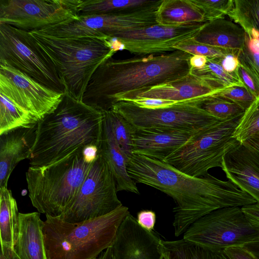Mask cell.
Returning <instances> with one entry per match:
<instances>
[{
	"mask_svg": "<svg viewBox=\"0 0 259 259\" xmlns=\"http://www.w3.org/2000/svg\"><path fill=\"white\" fill-rule=\"evenodd\" d=\"M126 167L135 183L153 187L173 198L176 203L172 209L176 237L184 234L195 221L215 209L257 203L229 180L223 181L209 174L192 177L169 164L141 154L133 153Z\"/></svg>",
	"mask_w": 259,
	"mask_h": 259,
	"instance_id": "obj_1",
	"label": "cell"
},
{
	"mask_svg": "<svg viewBox=\"0 0 259 259\" xmlns=\"http://www.w3.org/2000/svg\"><path fill=\"white\" fill-rule=\"evenodd\" d=\"M192 55L175 50L158 56L150 55L105 60L90 79L82 101L101 112L110 110L118 96L168 82L187 75Z\"/></svg>",
	"mask_w": 259,
	"mask_h": 259,
	"instance_id": "obj_2",
	"label": "cell"
},
{
	"mask_svg": "<svg viewBox=\"0 0 259 259\" xmlns=\"http://www.w3.org/2000/svg\"><path fill=\"white\" fill-rule=\"evenodd\" d=\"M104 114L64 93L56 108L38 121L30 166L57 162L76 150L99 148Z\"/></svg>",
	"mask_w": 259,
	"mask_h": 259,
	"instance_id": "obj_3",
	"label": "cell"
},
{
	"mask_svg": "<svg viewBox=\"0 0 259 259\" xmlns=\"http://www.w3.org/2000/svg\"><path fill=\"white\" fill-rule=\"evenodd\" d=\"M99 148H80L48 166H29L26 172L28 196L38 212L59 217L71 205L98 154Z\"/></svg>",
	"mask_w": 259,
	"mask_h": 259,
	"instance_id": "obj_4",
	"label": "cell"
},
{
	"mask_svg": "<svg viewBox=\"0 0 259 259\" xmlns=\"http://www.w3.org/2000/svg\"><path fill=\"white\" fill-rule=\"evenodd\" d=\"M130 213L123 205L103 216L78 223L46 216L43 234L48 259H93L115 240L118 229Z\"/></svg>",
	"mask_w": 259,
	"mask_h": 259,
	"instance_id": "obj_5",
	"label": "cell"
},
{
	"mask_svg": "<svg viewBox=\"0 0 259 259\" xmlns=\"http://www.w3.org/2000/svg\"><path fill=\"white\" fill-rule=\"evenodd\" d=\"M53 62L65 93L81 101L92 76L117 52L110 38L61 37L29 31Z\"/></svg>",
	"mask_w": 259,
	"mask_h": 259,
	"instance_id": "obj_6",
	"label": "cell"
},
{
	"mask_svg": "<svg viewBox=\"0 0 259 259\" xmlns=\"http://www.w3.org/2000/svg\"><path fill=\"white\" fill-rule=\"evenodd\" d=\"M241 116L221 121L194 134L163 162L194 177L204 176L212 168H222L226 155L239 144L233 133Z\"/></svg>",
	"mask_w": 259,
	"mask_h": 259,
	"instance_id": "obj_7",
	"label": "cell"
},
{
	"mask_svg": "<svg viewBox=\"0 0 259 259\" xmlns=\"http://www.w3.org/2000/svg\"><path fill=\"white\" fill-rule=\"evenodd\" d=\"M0 65L14 68L56 92L65 93L53 62L29 31L0 24Z\"/></svg>",
	"mask_w": 259,
	"mask_h": 259,
	"instance_id": "obj_8",
	"label": "cell"
},
{
	"mask_svg": "<svg viewBox=\"0 0 259 259\" xmlns=\"http://www.w3.org/2000/svg\"><path fill=\"white\" fill-rule=\"evenodd\" d=\"M259 236V227L248 219L241 207L215 209L192 224L183 234L185 241L209 250L242 246Z\"/></svg>",
	"mask_w": 259,
	"mask_h": 259,
	"instance_id": "obj_9",
	"label": "cell"
},
{
	"mask_svg": "<svg viewBox=\"0 0 259 259\" xmlns=\"http://www.w3.org/2000/svg\"><path fill=\"white\" fill-rule=\"evenodd\" d=\"M111 110L137 128L176 130L197 133L223 121L191 101L156 109H146L132 102L121 101L115 103Z\"/></svg>",
	"mask_w": 259,
	"mask_h": 259,
	"instance_id": "obj_10",
	"label": "cell"
},
{
	"mask_svg": "<svg viewBox=\"0 0 259 259\" xmlns=\"http://www.w3.org/2000/svg\"><path fill=\"white\" fill-rule=\"evenodd\" d=\"M117 193L113 174L98 153L74 201L59 217L78 223L106 215L123 205Z\"/></svg>",
	"mask_w": 259,
	"mask_h": 259,
	"instance_id": "obj_11",
	"label": "cell"
},
{
	"mask_svg": "<svg viewBox=\"0 0 259 259\" xmlns=\"http://www.w3.org/2000/svg\"><path fill=\"white\" fill-rule=\"evenodd\" d=\"M81 0H0V24L39 31L78 17Z\"/></svg>",
	"mask_w": 259,
	"mask_h": 259,
	"instance_id": "obj_12",
	"label": "cell"
},
{
	"mask_svg": "<svg viewBox=\"0 0 259 259\" xmlns=\"http://www.w3.org/2000/svg\"><path fill=\"white\" fill-rule=\"evenodd\" d=\"M0 93L39 120L53 111L64 94L56 92L26 74L0 65Z\"/></svg>",
	"mask_w": 259,
	"mask_h": 259,
	"instance_id": "obj_13",
	"label": "cell"
},
{
	"mask_svg": "<svg viewBox=\"0 0 259 259\" xmlns=\"http://www.w3.org/2000/svg\"><path fill=\"white\" fill-rule=\"evenodd\" d=\"M206 22L178 26L156 25L141 30L120 33L112 38L116 51L125 50L132 54L147 55L175 51L178 43L193 38Z\"/></svg>",
	"mask_w": 259,
	"mask_h": 259,
	"instance_id": "obj_14",
	"label": "cell"
},
{
	"mask_svg": "<svg viewBox=\"0 0 259 259\" xmlns=\"http://www.w3.org/2000/svg\"><path fill=\"white\" fill-rule=\"evenodd\" d=\"M160 240L130 213L119 226L111 247L114 259H163L158 248Z\"/></svg>",
	"mask_w": 259,
	"mask_h": 259,
	"instance_id": "obj_15",
	"label": "cell"
},
{
	"mask_svg": "<svg viewBox=\"0 0 259 259\" xmlns=\"http://www.w3.org/2000/svg\"><path fill=\"white\" fill-rule=\"evenodd\" d=\"M219 92L220 91L212 88L189 72L181 78L168 82L121 95L117 97L116 102L131 101L137 98H150L179 103L211 95Z\"/></svg>",
	"mask_w": 259,
	"mask_h": 259,
	"instance_id": "obj_16",
	"label": "cell"
},
{
	"mask_svg": "<svg viewBox=\"0 0 259 259\" xmlns=\"http://www.w3.org/2000/svg\"><path fill=\"white\" fill-rule=\"evenodd\" d=\"M131 130L133 153L161 161L196 134L176 130L137 128L132 125Z\"/></svg>",
	"mask_w": 259,
	"mask_h": 259,
	"instance_id": "obj_17",
	"label": "cell"
},
{
	"mask_svg": "<svg viewBox=\"0 0 259 259\" xmlns=\"http://www.w3.org/2000/svg\"><path fill=\"white\" fill-rule=\"evenodd\" d=\"M222 169L228 180L259 204V155L239 143L225 156Z\"/></svg>",
	"mask_w": 259,
	"mask_h": 259,
	"instance_id": "obj_18",
	"label": "cell"
},
{
	"mask_svg": "<svg viewBox=\"0 0 259 259\" xmlns=\"http://www.w3.org/2000/svg\"><path fill=\"white\" fill-rule=\"evenodd\" d=\"M36 127H19L0 134V189L7 188L10 176L18 163L29 159Z\"/></svg>",
	"mask_w": 259,
	"mask_h": 259,
	"instance_id": "obj_19",
	"label": "cell"
},
{
	"mask_svg": "<svg viewBox=\"0 0 259 259\" xmlns=\"http://www.w3.org/2000/svg\"><path fill=\"white\" fill-rule=\"evenodd\" d=\"M102 136L98 153L106 161L114 177L117 192L126 191L140 194L136 183L127 170L126 160L114 137L110 121L103 112Z\"/></svg>",
	"mask_w": 259,
	"mask_h": 259,
	"instance_id": "obj_20",
	"label": "cell"
},
{
	"mask_svg": "<svg viewBox=\"0 0 259 259\" xmlns=\"http://www.w3.org/2000/svg\"><path fill=\"white\" fill-rule=\"evenodd\" d=\"M43 225L39 212H19L18 233L14 250L21 259H48Z\"/></svg>",
	"mask_w": 259,
	"mask_h": 259,
	"instance_id": "obj_21",
	"label": "cell"
},
{
	"mask_svg": "<svg viewBox=\"0 0 259 259\" xmlns=\"http://www.w3.org/2000/svg\"><path fill=\"white\" fill-rule=\"evenodd\" d=\"M245 37L240 25L224 17L206 22L193 39L212 47L239 51L244 46Z\"/></svg>",
	"mask_w": 259,
	"mask_h": 259,
	"instance_id": "obj_22",
	"label": "cell"
},
{
	"mask_svg": "<svg viewBox=\"0 0 259 259\" xmlns=\"http://www.w3.org/2000/svg\"><path fill=\"white\" fill-rule=\"evenodd\" d=\"M156 19L158 25L164 26L206 22L202 10L193 0H162Z\"/></svg>",
	"mask_w": 259,
	"mask_h": 259,
	"instance_id": "obj_23",
	"label": "cell"
},
{
	"mask_svg": "<svg viewBox=\"0 0 259 259\" xmlns=\"http://www.w3.org/2000/svg\"><path fill=\"white\" fill-rule=\"evenodd\" d=\"M19 214L16 199L8 188L0 189L1 250H14L17 238Z\"/></svg>",
	"mask_w": 259,
	"mask_h": 259,
	"instance_id": "obj_24",
	"label": "cell"
},
{
	"mask_svg": "<svg viewBox=\"0 0 259 259\" xmlns=\"http://www.w3.org/2000/svg\"><path fill=\"white\" fill-rule=\"evenodd\" d=\"M152 0H81L78 16L110 14L137 11L156 4Z\"/></svg>",
	"mask_w": 259,
	"mask_h": 259,
	"instance_id": "obj_25",
	"label": "cell"
},
{
	"mask_svg": "<svg viewBox=\"0 0 259 259\" xmlns=\"http://www.w3.org/2000/svg\"><path fill=\"white\" fill-rule=\"evenodd\" d=\"M158 248L163 259H228L223 251L204 248L183 239H161Z\"/></svg>",
	"mask_w": 259,
	"mask_h": 259,
	"instance_id": "obj_26",
	"label": "cell"
},
{
	"mask_svg": "<svg viewBox=\"0 0 259 259\" xmlns=\"http://www.w3.org/2000/svg\"><path fill=\"white\" fill-rule=\"evenodd\" d=\"M221 59L208 58V61L203 67H191L190 72L212 88L220 91L233 85H244L237 70L233 73H228L224 70L221 64Z\"/></svg>",
	"mask_w": 259,
	"mask_h": 259,
	"instance_id": "obj_27",
	"label": "cell"
},
{
	"mask_svg": "<svg viewBox=\"0 0 259 259\" xmlns=\"http://www.w3.org/2000/svg\"><path fill=\"white\" fill-rule=\"evenodd\" d=\"M39 120L0 93V134L19 127L36 126Z\"/></svg>",
	"mask_w": 259,
	"mask_h": 259,
	"instance_id": "obj_28",
	"label": "cell"
},
{
	"mask_svg": "<svg viewBox=\"0 0 259 259\" xmlns=\"http://www.w3.org/2000/svg\"><path fill=\"white\" fill-rule=\"evenodd\" d=\"M215 94L190 101L212 116L222 121L241 116L244 113L245 110L239 105Z\"/></svg>",
	"mask_w": 259,
	"mask_h": 259,
	"instance_id": "obj_29",
	"label": "cell"
},
{
	"mask_svg": "<svg viewBox=\"0 0 259 259\" xmlns=\"http://www.w3.org/2000/svg\"><path fill=\"white\" fill-rule=\"evenodd\" d=\"M228 16L246 33L252 29L259 31V0H234Z\"/></svg>",
	"mask_w": 259,
	"mask_h": 259,
	"instance_id": "obj_30",
	"label": "cell"
},
{
	"mask_svg": "<svg viewBox=\"0 0 259 259\" xmlns=\"http://www.w3.org/2000/svg\"><path fill=\"white\" fill-rule=\"evenodd\" d=\"M233 137L240 144L259 138V98L245 110L234 130Z\"/></svg>",
	"mask_w": 259,
	"mask_h": 259,
	"instance_id": "obj_31",
	"label": "cell"
},
{
	"mask_svg": "<svg viewBox=\"0 0 259 259\" xmlns=\"http://www.w3.org/2000/svg\"><path fill=\"white\" fill-rule=\"evenodd\" d=\"M106 112L110 121L115 141L127 162L133 153L131 125L118 113L111 110Z\"/></svg>",
	"mask_w": 259,
	"mask_h": 259,
	"instance_id": "obj_32",
	"label": "cell"
},
{
	"mask_svg": "<svg viewBox=\"0 0 259 259\" xmlns=\"http://www.w3.org/2000/svg\"><path fill=\"white\" fill-rule=\"evenodd\" d=\"M191 55H200L207 58H223L229 54H238L239 51L227 50L199 43L193 38L183 40L173 47Z\"/></svg>",
	"mask_w": 259,
	"mask_h": 259,
	"instance_id": "obj_33",
	"label": "cell"
},
{
	"mask_svg": "<svg viewBox=\"0 0 259 259\" xmlns=\"http://www.w3.org/2000/svg\"><path fill=\"white\" fill-rule=\"evenodd\" d=\"M203 11L205 21L228 15L232 10L234 0H193Z\"/></svg>",
	"mask_w": 259,
	"mask_h": 259,
	"instance_id": "obj_34",
	"label": "cell"
},
{
	"mask_svg": "<svg viewBox=\"0 0 259 259\" xmlns=\"http://www.w3.org/2000/svg\"><path fill=\"white\" fill-rule=\"evenodd\" d=\"M215 94L234 102L245 110L256 99L244 85H233Z\"/></svg>",
	"mask_w": 259,
	"mask_h": 259,
	"instance_id": "obj_35",
	"label": "cell"
},
{
	"mask_svg": "<svg viewBox=\"0 0 259 259\" xmlns=\"http://www.w3.org/2000/svg\"><path fill=\"white\" fill-rule=\"evenodd\" d=\"M238 57L240 64L250 75L259 89V54L251 52L245 41Z\"/></svg>",
	"mask_w": 259,
	"mask_h": 259,
	"instance_id": "obj_36",
	"label": "cell"
},
{
	"mask_svg": "<svg viewBox=\"0 0 259 259\" xmlns=\"http://www.w3.org/2000/svg\"><path fill=\"white\" fill-rule=\"evenodd\" d=\"M130 102H132L140 107L149 109L165 108L177 103L174 101L150 98H137Z\"/></svg>",
	"mask_w": 259,
	"mask_h": 259,
	"instance_id": "obj_37",
	"label": "cell"
},
{
	"mask_svg": "<svg viewBox=\"0 0 259 259\" xmlns=\"http://www.w3.org/2000/svg\"><path fill=\"white\" fill-rule=\"evenodd\" d=\"M222 251L228 259H258L242 246L230 247Z\"/></svg>",
	"mask_w": 259,
	"mask_h": 259,
	"instance_id": "obj_38",
	"label": "cell"
},
{
	"mask_svg": "<svg viewBox=\"0 0 259 259\" xmlns=\"http://www.w3.org/2000/svg\"><path fill=\"white\" fill-rule=\"evenodd\" d=\"M156 214L151 210H143L137 214V221L144 229L152 232L156 223Z\"/></svg>",
	"mask_w": 259,
	"mask_h": 259,
	"instance_id": "obj_39",
	"label": "cell"
},
{
	"mask_svg": "<svg viewBox=\"0 0 259 259\" xmlns=\"http://www.w3.org/2000/svg\"><path fill=\"white\" fill-rule=\"evenodd\" d=\"M237 72L245 87L256 98H259V89L250 75L239 64Z\"/></svg>",
	"mask_w": 259,
	"mask_h": 259,
	"instance_id": "obj_40",
	"label": "cell"
},
{
	"mask_svg": "<svg viewBox=\"0 0 259 259\" xmlns=\"http://www.w3.org/2000/svg\"><path fill=\"white\" fill-rule=\"evenodd\" d=\"M240 64L238 54H229L221 59V64L225 71L233 73L236 71Z\"/></svg>",
	"mask_w": 259,
	"mask_h": 259,
	"instance_id": "obj_41",
	"label": "cell"
},
{
	"mask_svg": "<svg viewBox=\"0 0 259 259\" xmlns=\"http://www.w3.org/2000/svg\"><path fill=\"white\" fill-rule=\"evenodd\" d=\"M241 208L249 221L253 225L259 227V204L245 206Z\"/></svg>",
	"mask_w": 259,
	"mask_h": 259,
	"instance_id": "obj_42",
	"label": "cell"
},
{
	"mask_svg": "<svg viewBox=\"0 0 259 259\" xmlns=\"http://www.w3.org/2000/svg\"><path fill=\"white\" fill-rule=\"evenodd\" d=\"M208 61V58L200 55H192L190 58L189 62L191 67L201 68L203 67Z\"/></svg>",
	"mask_w": 259,
	"mask_h": 259,
	"instance_id": "obj_43",
	"label": "cell"
},
{
	"mask_svg": "<svg viewBox=\"0 0 259 259\" xmlns=\"http://www.w3.org/2000/svg\"><path fill=\"white\" fill-rule=\"evenodd\" d=\"M242 246L259 259V236L253 240L244 244Z\"/></svg>",
	"mask_w": 259,
	"mask_h": 259,
	"instance_id": "obj_44",
	"label": "cell"
},
{
	"mask_svg": "<svg viewBox=\"0 0 259 259\" xmlns=\"http://www.w3.org/2000/svg\"><path fill=\"white\" fill-rule=\"evenodd\" d=\"M245 41L248 49L251 52L259 54V38L255 39L249 37L246 34Z\"/></svg>",
	"mask_w": 259,
	"mask_h": 259,
	"instance_id": "obj_45",
	"label": "cell"
},
{
	"mask_svg": "<svg viewBox=\"0 0 259 259\" xmlns=\"http://www.w3.org/2000/svg\"><path fill=\"white\" fill-rule=\"evenodd\" d=\"M242 144L248 148L259 154V138L251 139Z\"/></svg>",
	"mask_w": 259,
	"mask_h": 259,
	"instance_id": "obj_46",
	"label": "cell"
},
{
	"mask_svg": "<svg viewBox=\"0 0 259 259\" xmlns=\"http://www.w3.org/2000/svg\"><path fill=\"white\" fill-rule=\"evenodd\" d=\"M0 259H21L15 250H1Z\"/></svg>",
	"mask_w": 259,
	"mask_h": 259,
	"instance_id": "obj_47",
	"label": "cell"
},
{
	"mask_svg": "<svg viewBox=\"0 0 259 259\" xmlns=\"http://www.w3.org/2000/svg\"><path fill=\"white\" fill-rule=\"evenodd\" d=\"M97 259H114L111 247L102 252Z\"/></svg>",
	"mask_w": 259,
	"mask_h": 259,
	"instance_id": "obj_48",
	"label": "cell"
},
{
	"mask_svg": "<svg viewBox=\"0 0 259 259\" xmlns=\"http://www.w3.org/2000/svg\"><path fill=\"white\" fill-rule=\"evenodd\" d=\"M93 259H97V258H93Z\"/></svg>",
	"mask_w": 259,
	"mask_h": 259,
	"instance_id": "obj_49",
	"label": "cell"
}]
</instances>
